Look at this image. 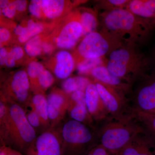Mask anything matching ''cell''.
Here are the masks:
<instances>
[{
  "instance_id": "6da1fadb",
  "label": "cell",
  "mask_w": 155,
  "mask_h": 155,
  "mask_svg": "<svg viewBox=\"0 0 155 155\" xmlns=\"http://www.w3.org/2000/svg\"><path fill=\"white\" fill-rule=\"evenodd\" d=\"M102 28L119 36L126 44L140 47L146 43L154 29L151 20L137 16L126 8L104 12Z\"/></svg>"
},
{
  "instance_id": "7a4b0ae2",
  "label": "cell",
  "mask_w": 155,
  "mask_h": 155,
  "mask_svg": "<svg viewBox=\"0 0 155 155\" xmlns=\"http://www.w3.org/2000/svg\"><path fill=\"white\" fill-rule=\"evenodd\" d=\"M2 146L26 154L37 137L36 131L29 124L24 108L15 103H8L6 116L0 117Z\"/></svg>"
},
{
  "instance_id": "3957f363",
  "label": "cell",
  "mask_w": 155,
  "mask_h": 155,
  "mask_svg": "<svg viewBox=\"0 0 155 155\" xmlns=\"http://www.w3.org/2000/svg\"><path fill=\"white\" fill-rule=\"evenodd\" d=\"M106 67L111 74L132 85L147 75L150 62L138 46L126 44L108 56Z\"/></svg>"
},
{
  "instance_id": "277c9868",
  "label": "cell",
  "mask_w": 155,
  "mask_h": 155,
  "mask_svg": "<svg viewBox=\"0 0 155 155\" xmlns=\"http://www.w3.org/2000/svg\"><path fill=\"white\" fill-rule=\"evenodd\" d=\"M100 131L101 144L114 155H117L130 140L144 128L134 114L120 118L110 117Z\"/></svg>"
},
{
  "instance_id": "5b68a950",
  "label": "cell",
  "mask_w": 155,
  "mask_h": 155,
  "mask_svg": "<svg viewBox=\"0 0 155 155\" xmlns=\"http://www.w3.org/2000/svg\"><path fill=\"white\" fill-rule=\"evenodd\" d=\"M121 38L102 28L83 37L75 50L76 65L87 59L103 58L109 56L114 50L126 44Z\"/></svg>"
},
{
  "instance_id": "8992f818",
  "label": "cell",
  "mask_w": 155,
  "mask_h": 155,
  "mask_svg": "<svg viewBox=\"0 0 155 155\" xmlns=\"http://www.w3.org/2000/svg\"><path fill=\"white\" fill-rule=\"evenodd\" d=\"M87 125L73 119L61 128L64 155H82L91 143L93 134Z\"/></svg>"
},
{
  "instance_id": "52a82bcc",
  "label": "cell",
  "mask_w": 155,
  "mask_h": 155,
  "mask_svg": "<svg viewBox=\"0 0 155 155\" xmlns=\"http://www.w3.org/2000/svg\"><path fill=\"white\" fill-rule=\"evenodd\" d=\"M60 22L48 38L59 48L66 50L73 48L81 38L83 37V28L78 10L68 14Z\"/></svg>"
},
{
  "instance_id": "ba28073f",
  "label": "cell",
  "mask_w": 155,
  "mask_h": 155,
  "mask_svg": "<svg viewBox=\"0 0 155 155\" xmlns=\"http://www.w3.org/2000/svg\"><path fill=\"white\" fill-rule=\"evenodd\" d=\"M1 98L8 103H15L22 107L30 102L31 85L27 72L17 71L5 81Z\"/></svg>"
},
{
  "instance_id": "9c48e42d",
  "label": "cell",
  "mask_w": 155,
  "mask_h": 155,
  "mask_svg": "<svg viewBox=\"0 0 155 155\" xmlns=\"http://www.w3.org/2000/svg\"><path fill=\"white\" fill-rule=\"evenodd\" d=\"M100 96L111 117L120 118L133 114L126 94L113 87L94 80Z\"/></svg>"
},
{
  "instance_id": "30bf717a",
  "label": "cell",
  "mask_w": 155,
  "mask_h": 155,
  "mask_svg": "<svg viewBox=\"0 0 155 155\" xmlns=\"http://www.w3.org/2000/svg\"><path fill=\"white\" fill-rule=\"evenodd\" d=\"M25 155H64L61 128L50 127L42 132Z\"/></svg>"
},
{
  "instance_id": "8fae6325",
  "label": "cell",
  "mask_w": 155,
  "mask_h": 155,
  "mask_svg": "<svg viewBox=\"0 0 155 155\" xmlns=\"http://www.w3.org/2000/svg\"><path fill=\"white\" fill-rule=\"evenodd\" d=\"M139 81L133 94V110L146 114H155V69Z\"/></svg>"
},
{
  "instance_id": "7c38bea8",
  "label": "cell",
  "mask_w": 155,
  "mask_h": 155,
  "mask_svg": "<svg viewBox=\"0 0 155 155\" xmlns=\"http://www.w3.org/2000/svg\"><path fill=\"white\" fill-rule=\"evenodd\" d=\"M51 127H57L68 112L70 96L63 90L53 89L47 97Z\"/></svg>"
},
{
  "instance_id": "4fadbf2b",
  "label": "cell",
  "mask_w": 155,
  "mask_h": 155,
  "mask_svg": "<svg viewBox=\"0 0 155 155\" xmlns=\"http://www.w3.org/2000/svg\"><path fill=\"white\" fill-rule=\"evenodd\" d=\"M84 93L87 107L93 120L100 122L109 119L110 115L100 96L94 82L88 84Z\"/></svg>"
},
{
  "instance_id": "5bb4252c",
  "label": "cell",
  "mask_w": 155,
  "mask_h": 155,
  "mask_svg": "<svg viewBox=\"0 0 155 155\" xmlns=\"http://www.w3.org/2000/svg\"><path fill=\"white\" fill-rule=\"evenodd\" d=\"M153 144L146 131L139 134L117 155H155Z\"/></svg>"
},
{
  "instance_id": "9a60e30c",
  "label": "cell",
  "mask_w": 155,
  "mask_h": 155,
  "mask_svg": "<svg viewBox=\"0 0 155 155\" xmlns=\"http://www.w3.org/2000/svg\"><path fill=\"white\" fill-rule=\"evenodd\" d=\"M90 74L95 80L113 87L127 94L132 85L111 74L106 65L98 66L91 70Z\"/></svg>"
},
{
  "instance_id": "2e32d148",
  "label": "cell",
  "mask_w": 155,
  "mask_h": 155,
  "mask_svg": "<svg viewBox=\"0 0 155 155\" xmlns=\"http://www.w3.org/2000/svg\"><path fill=\"white\" fill-rule=\"evenodd\" d=\"M75 64V58L72 54L62 50L57 53L54 57L53 72L59 79H67L74 71Z\"/></svg>"
},
{
  "instance_id": "e0dca14e",
  "label": "cell",
  "mask_w": 155,
  "mask_h": 155,
  "mask_svg": "<svg viewBox=\"0 0 155 155\" xmlns=\"http://www.w3.org/2000/svg\"><path fill=\"white\" fill-rule=\"evenodd\" d=\"M43 19H60L71 7L70 2L64 0H42Z\"/></svg>"
},
{
  "instance_id": "ac0fdd59",
  "label": "cell",
  "mask_w": 155,
  "mask_h": 155,
  "mask_svg": "<svg viewBox=\"0 0 155 155\" xmlns=\"http://www.w3.org/2000/svg\"><path fill=\"white\" fill-rule=\"evenodd\" d=\"M126 9L138 17L151 20L155 17V0H130Z\"/></svg>"
},
{
  "instance_id": "d6986e66",
  "label": "cell",
  "mask_w": 155,
  "mask_h": 155,
  "mask_svg": "<svg viewBox=\"0 0 155 155\" xmlns=\"http://www.w3.org/2000/svg\"><path fill=\"white\" fill-rule=\"evenodd\" d=\"M68 113L72 119L87 126L93 123V119L89 113L86 103L75 101L70 98Z\"/></svg>"
},
{
  "instance_id": "ffe728a7",
  "label": "cell",
  "mask_w": 155,
  "mask_h": 155,
  "mask_svg": "<svg viewBox=\"0 0 155 155\" xmlns=\"http://www.w3.org/2000/svg\"><path fill=\"white\" fill-rule=\"evenodd\" d=\"M31 103L39 117L44 131L51 127L48 113L47 97L43 94H35L31 97Z\"/></svg>"
},
{
  "instance_id": "44dd1931",
  "label": "cell",
  "mask_w": 155,
  "mask_h": 155,
  "mask_svg": "<svg viewBox=\"0 0 155 155\" xmlns=\"http://www.w3.org/2000/svg\"><path fill=\"white\" fill-rule=\"evenodd\" d=\"M78 12L84 37L88 34L96 31L98 25V21L96 14L93 10L82 8L78 10Z\"/></svg>"
},
{
  "instance_id": "7402d4cb",
  "label": "cell",
  "mask_w": 155,
  "mask_h": 155,
  "mask_svg": "<svg viewBox=\"0 0 155 155\" xmlns=\"http://www.w3.org/2000/svg\"><path fill=\"white\" fill-rule=\"evenodd\" d=\"M91 81L84 76H77L69 77L65 79L62 84L63 90L68 94L77 91H85Z\"/></svg>"
},
{
  "instance_id": "603a6c76",
  "label": "cell",
  "mask_w": 155,
  "mask_h": 155,
  "mask_svg": "<svg viewBox=\"0 0 155 155\" xmlns=\"http://www.w3.org/2000/svg\"><path fill=\"white\" fill-rule=\"evenodd\" d=\"M133 112L134 118L141 124L146 132L155 140V114H146L133 110Z\"/></svg>"
},
{
  "instance_id": "cb8c5ba5",
  "label": "cell",
  "mask_w": 155,
  "mask_h": 155,
  "mask_svg": "<svg viewBox=\"0 0 155 155\" xmlns=\"http://www.w3.org/2000/svg\"><path fill=\"white\" fill-rule=\"evenodd\" d=\"M26 31L23 35L18 37L19 43H26L30 39L43 32L45 25L43 23L37 22L32 19H29L26 22Z\"/></svg>"
},
{
  "instance_id": "d4e9b609",
  "label": "cell",
  "mask_w": 155,
  "mask_h": 155,
  "mask_svg": "<svg viewBox=\"0 0 155 155\" xmlns=\"http://www.w3.org/2000/svg\"><path fill=\"white\" fill-rule=\"evenodd\" d=\"M45 69L42 64L37 61H33L28 64L27 73L30 81L31 89L34 94L39 93L38 78Z\"/></svg>"
},
{
  "instance_id": "484cf974",
  "label": "cell",
  "mask_w": 155,
  "mask_h": 155,
  "mask_svg": "<svg viewBox=\"0 0 155 155\" xmlns=\"http://www.w3.org/2000/svg\"><path fill=\"white\" fill-rule=\"evenodd\" d=\"M43 39V37L40 34L32 38L25 44L24 50L29 57L36 58L42 54Z\"/></svg>"
},
{
  "instance_id": "4316f807",
  "label": "cell",
  "mask_w": 155,
  "mask_h": 155,
  "mask_svg": "<svg viewBox=\"0 0 155 155\" xmlns=\"http://www.w3.org/2000/svg\"><path fill=\"white\" fill-rule=\"evenodd\" d=\"M25 110L26 118L29 124L37 131L40 130L41 133L44 131L39 117L37 114L36 111L34 108L33 106L30 102L27 104L23 107Z\"/></svg>"
},
{
  "instance_id": "83f0119b",
  "label": "cell",
  "mask_w": 155,
  "mask_h": 155,
  "mask_svg": "<svg viewBox=\"0 0 155 155\" xmlns=\"http://www.w3.org/2000/svg\"><path fill=\"white\" fill-rule=\"evenodd\" d=\"M103 58L87 59L76 65L78 72L81 75L90 74L91 70L98 66L103 65Z\"/></svg>"
},
{
  "instance_id": "f1b7e54d",
  "label": "cell",
  "mask_w": 155,
  "mask_h": 155,
  "mask_svg": "<svg viewBox=\"0 0 155 155\" xmlns=\"http://www.w3.org/2000/svg\"><path fill=\"white\" fill-rule=\"evenodd\" d=\"M54 82V78L53 74L48 69H45L38 78L39 93L44 94L45 91L51 86Z\"/></svg>"
},
{
  "instance_id": "f546056e",
  "label": "cell",
  "mask_w": 155,
  "mask_h": 155,
  "mask_svg": "<svg viewBox=\"0 0 155 155\" xmlns=\"http://www.w3.org/2000/svg\"><path fill=\"white\" fill-rule=\"evenodd\" d=\"M130 0H105L100 2L99 5L104 12L116 9L126 8Z\"/></svg>"
},
{
  "instance_id": "4dcf8cb0",
  "label": "cell",
  "mask_w": 155,
  "mask_h": 155,
  "mask_svg": "<svg viewBox=\"0 0 155 155\" xmlns=\"http://www.w3.org/2000/svg\"><path fill=\"white\" fill-rule=\"evenodd\" d=\"M0 8L1 14L8 19H14L17 11L14 1L1 0Z\"/></svg>"
},
{
  "instance_id": "1f68e13d",
  "label": "cell",
  "mask_w": 155,
  "mask_h": 155,
  "mask_svg": "<svg viewBox=\"0 0 155 155\" xmlns=\"http://www.w3.org/2000/svg\"><path fill=\"white\" fill-rule=\"evenodd\" d=\"M42 4V1L41 0H32L31 1L28 5L29 13L36 19H43Z\"/></svg>"
},
{
  "instance_id": "d6a6232c",
  "label": "cell",
  "mask_w": 155,
  "mask_h": 155,
  "mask_svg": "<svg viewBox=\"0 0 155 155\" xmlns=\"http://www.w3.org/2000/svg\"><path fill=\"white\" fill-rule=\"evenodd\" d=\"M24 54L23 48L19 46H16L9 50L8 55L7 59L16 63L17 61H19L23 58Z\"/></svg>"
},
{
  "instance_id": "836d02e7",
  "label": "cell",
  "mask_w": 155,
  "mask_h": 155,
  "mask_svg": "<svg viewBox=\"0 0 155 155\" xmlns=\"http://www.w3.org/2000/svg\"><path fill=\"white\" fill-rule=\"evenodd\" d=\"M11 33L10 31L5 27L1 26L0 28V43L1 48L3 47L11 39Z\"/></svg>"
},
{
  "instance_id": "e575fe53",
  "label": "cell",
  "mask_w": 155,
  "mask_h": 155,
  "mask_svg": "<svg viewBox=\"0 0 155 155\" xmlns=\"http://www.w3.org/2000/svg\"><path fill=\"white\" fill-rule=\"evenodd\" d=\"M42 54H50L54 51L55 46L51 41L47 38L44 39L42 43Z\"/></svg>"
},
{
  "instance_id": "d590c367",
  "label": "cell",
  "mask_w": 155,
  "mask_h": 155,
  "mask_svg": "<svg viewBox=\"0 0 155 155\" xmlns=\"http://www.w3.org/2000/svg\"><path fill=\"white\" fill-rule=\"evenodd\" d=\"M0 155H23L22 153L15 150L9 147L1 146Z\"/></svg>"
},
{
  "instance_id": "8d00e7d4",
  "label": "cell",
  "mask_w": 155,
  "mask_h": 155,
  "mask_svg": "<svg viewBox=\"0 0 155 155\" xmlns=\"http://www.w3.org/2000/svg\"><path fill=\"white\" fill-rule=\"evenodd\" d=\"M17 12L23 13L27 9L28 2L25 0H16L14 1Z\"/></svg>"
},
{
  "instance_id": "74e56055",
  "label": "cell",
  "mask_w": 155,
  "mask_h": 155,
  "mask_svg": "<svg viewBox=\"0 0 155 155\" xmlns=\"http://www.w3.org/2000/svg\"><path fill=\"white\" fill-rule=\"evenodd\" d=\"M9 50L5 47L1 48L0 50V64L1 66L5 65L6 60L8 55Z\"/></svg>"
},
{
  "instance_id": "f35d334b",
  "label": "cell",
  "mask_w": 155,
  "mask_h": 155,
  "mask_svg": "<svg viewBox=\"0 0 155 155\" xmlns=\"http://www.w3.org/2000/svg\"><path fill=\"white\" fill-rule=\"evenodd\" d=\"M151 22L152 23V24H153V26H154L155 28V17H154L153 19H152Z\"/></svg>"
},
{
  "instance_id": "ab89813d",
  "label": "cell",
  "mask_w": 155,
  "mask_h": 155,
  "mask_svg": "<svg viewBox=\"0 0 155 155\" xmlns=\"http://www.w3.org/2000/svg\"><path fill=\"white\" fill-rule=\"evenodd\" d=\"M154 58H155V55H154Z\"/></svg>"
}]
</instances>
